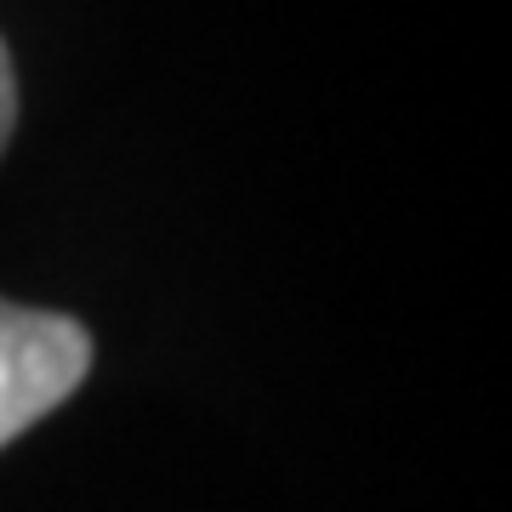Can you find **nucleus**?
<instances>
[{
  "instance_id": "f257e3e1",
  "label": "nucleus",
  "mask_w": 512,
  "mask_h": 512,
  "mask_svg": "<svg viewBox=\"0 0 512 512\" xmlns=\"http://www.w3.org/2000/svg\"><path fill=\"white\" fill-rule=\"evenodd\" d=\"M92 370V336L69 313L18 308L0 296V444L52 416Z\"/></svg>"
},
{
  "instance_id": "f03ea898",
  "label": "nucleus",
  "mask_w": 512,
  "mask_h": 512,
  "mask_svg": "<svg viewBox=\"0 0 512 512\" xmlns=\"http://www.w3.org/2000/svg\"><path fill=\"white\" fill-rule=\"evenodd\" d=\"M12 126H18V80H12L6 40H0V154H6V143H12Z\"/></svg>"
}]
</instances>
